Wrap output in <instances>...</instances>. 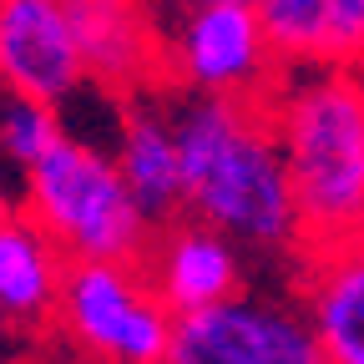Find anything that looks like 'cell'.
<instances>
[{
    "label": "cell",
    "mask_w": 364,
    "mask_h": 364,
    "mask_svg": "<svg viewBox=\"0 0 364 364\" xmlns=\"http://www.w3.org/2000/svg\"><path fill=\"white\" fill-rule=\"evenodd\" d=\"M284 66H364V0H258Z\"/></svg>",
    "instance_id": "obj_13"
},
{
    "label": "cell",
    "mask_w": 364,
    "mask_h": 364,
    "mask_svg": "<svg viewBox=\"0 0 364 364\" xmlns=\"http://www.w3.org/2000/svg\"><path fill=\"white\" fill-rule=\"evenodd\" d=\"M253 6H258V0H253Z\"/></svg>",
    "instance_id": "obj_15"
},
{
    "label": "cell",
    "mask_w": 364,
    "mask_h": 364,
    "mask_svg": "<svg viewBox=\"0 0 364 364\" xmlns=\"http://www.w3.org/2000/svg\"><path fill=\"white\" fill-rule=\"evenodd\" d=\"M0 86L51 107H71L91 91L66 0H0Z\"/></svg>",
    "instance_id": "obj_7"
},
{
    "label": "cell",
    "mask_w": 364,
    "mask_h": 364,
    "mask_svg": "<svg viewBox=\"0 0 364 364\" xmlns=\"http://www.w3.org/2000/svg\"><path fill=\"white\" fill-rule=\"evenodd\" d=\"M66 248L11 203L0 223V324L11 339H46L66 289Z\"/></svg>",
    "instance_id": "obj_11"
},
{
    "label": "cell",
    "mask_w": 364,
    "mask_h": 364,
    "mask_svg": "<svg viewBox=\"0 0 364 364\" xmlns=\"http://www.w3.org/2000/svg\"><path fill=\"white\" fill-rule=\"evenodd\" d=\"M16 208L31 213L51 233L66 258H127L142 263L152 248L157 223L136 203L112 147H97L91 136L66 132L36 167L16 177Z\"/></svg>",
    "instance_id": "obj_3"
},
{
    "label": "cell",
    "mask_w": 364,
    "mask_h": 364,
    "mask_svg": "<svg viewBox=\"0 0 364 364\" xmlns=\"http://www.w3.org/2000/svg\"><path fill=\"white\" fill-rule=\"evenodd\" d=\"M177 314L157 294L152 273L127 258H76L51 339L97 364H162L172 359Z\"/></svg>",
    "instance_id": "obj_4"
},
{
    "label": "cell",
    "mask_w": 364,
    "mask_h": 364,
    "mask_svg": "<svg viewBox=\"0 0 364 364\" xmlns=\"http://www.w3.org/2000/svg\"><path fill=\"white\" fill-rule=\"evenodd\" d=\"M177 364H324L318 334L304 304L233 294L198 314H177L172 334Z\"/></svg>",
    "instance_id": "obj_6"
},
{
    "label": "cell",
    "mask_w": 364,
    "mask_h": 364,
    "mask_svg": "<svg viewBox=\"0 0 364 364\" xmlns=\"http://www.w3.org/2000/svg\"><path fill=\"white\" fill-rule=\"evenodd\" d=\"M299 304L318 334L324 364H364V233L304 248Z\"/></svg>",
    "instance_id": "obj_12"
},
{
    "label": "cell",
    "mask_w": 364,
    "mask_h": 364,
    "mask_svg": "<svg viewBox=\"0 0 364 364\" xmlns=\"http://www.w3.org/2000/svg\"><path fill=\"white\" fill-rule=\"evenodd\" d=\"M359 71H364V66H359Z\"/></svg>",
    "instance_id": "obj_16"
},
{
    "label": "cell",
    "mask_w": 364,
    "mask_h": 364,
    "mask_svg": "<svg viewBox=\"0 0 364 364\" xmlns=\"http://www.w3.org/2000/svg\"><path fill=\"white\" fill-rule=\"evenodd\" d=\"M142 268L152 273V284L172 314H198L248 289V248L193 213L157 228Z\"/></svg>",
    "instance_id": "obj_9"
},
{
    "label": "cell",
    "mask_w": 364,
    "mask_h": 364,
    "mask_svg": "<svg viewBox=\"0 0 364 364\" xmlns=\"http://www.w3.org/2000/svg\"><path fill=\"white\" fill-rule=\"evenodd\" d=\"M172 117L182 136L188 213L233 233L258 258L304 253L309 243L268 102L172 91Z\"/></svg>",
    "instance_id": "obj_1"
},
{
    "label": "cell",
    "mask_w": 364,
    "mask_h": 364,
    "mask_svg": "<svg viewBox=\"0 0 364 364\" xmlns=\"http://www.w3.org/2000/svg\"><path fill=\"white\" fill-rule=\"evenodd\" d=\"M112 157L136 203L162 228L188 213V172H182V136L172 117V91H142L112 112Z\"/></svg>",
    "instance_id": "obj_10"
},
{
    "label": "cell",
    "mask_w": 364,
    "mask_h": 364,
    "mask_svg": "<svg viewBox=\"0 0 364 364\" xmlns=\"http://www.w3.org/2000/svg\"><path fill=\"white\" fill-rule=\"evenodd\" d=\"M91 86L107 97H142L167 86L162 0H66Z\"/></svg>",
    "instance_id": "obj_8"
},
{
    "label": "cell",
    "mask_w": 364,
    "mask_h": 364,
    "mask_svg": "<svg viewBox=\"0 0 364 364\" xmlns=\"http://www.w3.org/2000/svg\"><path fill=\"white\" fill-rule=\"evenodd\" d=\"M66 136V112L26 97V91H6L0 102V152H6V167L21 177L26 167H36L46 152Z\"/></svg>",
    "instance_id": "obj_14"
},
{
    "label": "cell",
    "mask_w": 364,
    "mask_h": 364,
    "mask_svg": "<svg viewBox=\"0 0 364 364\" xmlns=\"http://www.w3.org/2000/svg\"><path fill=\"white\" fill-rule=\"evenodd\" d=\"M273 136L294 182L304 243L364 233V71L289 66L268 97Z\"/></svg>",
    "instance_id": "obj_2"
},
{
    "label": "cell",
    "mask_w": 364,
    "mask_h": 364,
    "mask_svg": "<svg viewBox=\"0 0 364 364\" xmlns=\"http://www.w3.org/2000/svg\"><path fill=\"white\" fill-rule=\"evenodd\" d=\"M162 31L172 91L268 102L289 71L253 0H162Z\"/></svg>",
    "instance_id": "obj_5"
}]
</instances>
